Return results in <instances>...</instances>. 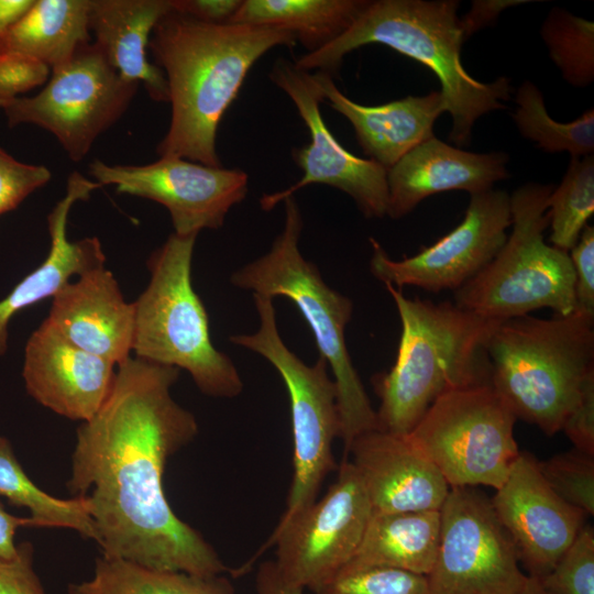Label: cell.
<instances>
[{"label":"cell","instance_id":"20","mask_svg":"<svg viewBox=\"0 0 594 594\" xmlns=\"http://www.w3.org/2000/svg\"><path fill=\"white\" fill-rule=\"evenodd\" d=\"M44 321L72 344L116 365L130 358L134 306L105 266L67 283L53 297Z\"/></svg>","mask_w":594,"mask_h":594},{"label":"cell","instance_id":"39","mask_svg":"<svg viewBox=\"0 0 594 594\" xmlns=\"http://www.w3.org/2000/svg\"><path fill=\"white\" fill-rule=\"evenodd\" d=\"M0 594H46L34 570L32 543H19L14 558L0 560Z\"/></svg>","mask_w":594,"mask_h":594},{"label":"cell","instance_id":"5","mask_svg":"<svg viewBox=\"0 0 594 594\" xmlns=\"http://www.w3.org/2000/svg\"><path fill=\"white\" fill-rule=\"evenodd\" d=\"M486 349L492 387L517 419L552 436L594 373V316L512 318L496 326Z\"/></svg>","mask_w":594,"mask_h":594},{"label":"cell","instance_id":"47","mask_svg":"<svg viewBox=\"0 0 594 594\" xmlns=\"http://www.w3.org/2000/svg\"><path fill=\"white\" fill-rule=\"evenodd\" d=\"M2 438H3V437H2V436H0V441L2 440Z\"/></svg>","mask_w":594,"mask_h":594},{"label":"cell","instance_id":"40","mask_svg":"<svg viewBox=\"0 0 594 594\" xmlns=\"http://www.w3.org/2000/svg\"><path fill=\"white\" fill-rule=\"evenodd\" d=\"M561 431H564L575 449L594 457V373L586 377L580 398L564 420Z\"/></svg>","mask_w":594,"mask_h":594},{"label":"cell","instance_id":"12","mask_svg":"<svg viewBox=\"0 0 594 594\" xmlns=\"http://www.w3.org/2000/svg\"><path fill=\"white\" fill-rule=\"evenodd\" d=\"M439 512L428 594H519L527 575L491 498L476 487H450Z\"/></svg>","mask_w":594,"mask_h":594},{"label":"cell","instance_id":"3","mask_svg":"<svg viewBox=\"0 0 594 594\" xmlns=\"http://www.w3.org/2000/svg\"><path fill=\"white\" fill-rule=\"evenodd\" d=\"M402 323L397 356L389 371L375 374L381 399L377 430L406 436L446 392L491 385L487 341L499 323L454 302L407 298L384 284Z\"/></svg>","mask_w":594,"mask_h":594},{"label":"cell","instance_id":"14","mask_svg":"<svg viewBox=\"0 0 594 594\" xmlns=\"http://www.w3.org/2000/svg\"><path fill=\"white\" fill-rule=\"evenodd\" d=\"M271 80L294 102L308 128L309 144L295 148L293 157L302 177L290 187L260 198L261 208L272 210L286 198L311 184L332 186L348 194L365 218L387 215V170L370 158L346 151L330 132L320 112L324 97L314 74L300 70L286 59H278Z\"/></svg>","mask_w":594,"mask_h":594},{"label":"cell","instance_id":"33","mask_svg":"<svg viewBox=\"0 0 594 594\" xmlns=\"http://www.w3.org/2000/svg\"><path fill=\"white\" fill-rule=\"evenodd\" d=\"M549 487L565 503L584 512L594 513V457L575 448L538 462Z\"/></svg>","mask_w":594,"mask_h":594},{"label":"cell","instance_id":"34","mask_svg":"<svg viewBox=\"0 0 594 594\" xmlns=\"http://www.w3.org/2000/svg\"><path fill=\"white\" fill-rule=\"evenodd\" d=\"M311 594H428L425 575L391 569L343 571Z\"/></svg>","mask_w":594,"mask_h":594},{"label":"cell","instance_id":"10","mask_svg":"<svg viewBox=\"0 0 594 594\" xmlns=\"http://www.w3.org/2000/svg\"><path fill=\"white\" fill-rule=\"evenodd\" d=\"M517 418L492 385L439 396L407 435L450 487L497 490L519 455Z\"/></svg>","mask_w":594,"mask_h":594},{"label":"cell","instance_id":"8","mask_svg":"<svg viewBox=\"0 0 594 594\" xmlns=\"http://www.w3.org/2000/svg\"><path fill=\"white\" fill-rule=\"evenodd\" d=\"M551 185L528 183L510 195L512 232L493 260L454 290V305L483 318L505 321L550 308L575 311L574 270L569 252L544 242Z\"/></svg>","mask_w":594,"mask_h":594},{"label":"cell","instance_id":"4","mask_svg":"<svg viewBox=\"0 0 594 594\" xmlns=\"http://www.w3.org/2000/svg\"><path fill=\"white\" fill-rule=\"evenodd\" d=\"M459 2L455 0L367 1L353 24L326 46L300 55L296 68L324 72L333 77L344 56L366 44L377 43L428 67L439 79L447 112L452 118L449 138L457 145L469 144L476 120L504 109L512 92L507 77L481 82L461 62L464 42Z\"/></svg>","mask_w":594,"mask_h":594},{"label":"cell","instance_id":"44","mask_svg":"<svg viewBox=\"0 0 594 594\" xmlns=\"http://www.w3.org/2000/svg\"><path fill=\"white\" fill-rule=\"evenodd\" d=\"M257 594H302L304 588L283 579L274 561L263 562L256 574Z\"/></svg>","mask_w":594,"mask_h":594},{"label":"cell","instance_id":"13","mask_svg":"<svg viewBox=\"0 0 594 594\" xmlns=\"http://www.w3.org/2000/svg\"><path fill=\"white\" fill-rule=\"evenodd\" d=\"M372 515L363 483L354 465L344 460L326 495L277 525L252 561L276 546L274 562L283 579L314 591L350 562Z\"/></svg>","mask_w":594,"mask_h":594},{"label":"cell","instance_id":"43","mask_svg":"<svg viewBox=\"0 0 594 594\" xmlns=\"http://www.w3.org/2000/svg\"><path fill=\"white\" fill-rule=\"evenodd\" d=\"M21 527H36L31 517H19L8 513L0 503V560H9L18 554L19 544L14 538Z\"/></svg>","mask_w":594,"mask_h":594},{"label":"cell","instance_id":"45","mask_svg":"<svg viewBox=\"0 0 594 594\" xmlns=\"http://www.w3.org/2000/svg\"><path fill=\"white\" fill-rule=\"evenodd\" d=\"M34 0H0V37L31 9Z\"/></svg>","mask_w":594,"mask_h":594},{"label":"cell","instance_id":"42","mask_svg":"<svg viewBox=\"0 0 594 594\" xmlns=\"http://www.w3.org/2000/svg\"><path fill=\"white\" fill-rule=\"evenodd\" d=\"M527 3V0H475L470 11L460 18V26L465 41L474 32L492 25L507 8Z\"/></svg>","mask_w":594,"mask_h":594},{"label":"cell","instance_id":"32","mask_svg":"<svg viewBox=\"0 0 594 594\" xmlns=\"http://www.w3.org/2000/svg\"><path fill=\"white\" fill-rule=\"evenodd\" d=\"M540 33L563 79L575 87L591 85L594 79V23L554 7Z\"/></svg>","mask_w":594,"mask_h":594},{"label":"cell","instance_id":"25","mask_svg":"<svg viewBox=\"0 0 594 594\" xmlns=\"http://www.w3.org/2000/svg\"><path fill=\"white\" fill-rule=\"evenodd\" d=\"M439 541V510L373 514L355 554L340 572L391 568L427 576Z\"/></svg>","mask_w":594,"mask_h":594},{"label":"cell","instance_id":"16","mask_svg":"<svg viewBox=\"0 0 594 594\" xmlns=\"http://www.w3.org/2000/svg\"><path fill=\"white\" fill-rule=\"evenodd\" d=\"M95 182L114 185L120 194L150 199L169 212L174 233L198 235L219 229L230 209L248 194V174L238 168L207 166L182 157H160L145 165H89Z\"/></svg>","mask_w":594,"mask_h":594},{"label":"cell","instance_id":"36","mask_svg":"<svg viewBox=\"0 0 594 594\" xmlns=\"http://www.w3.org/2000/svg\"><path fill=\"white\" fill-rule=\"evenodd\" d=\"M51 178L47 167L18 161L0 146V215L14 210Z\"/></svg>","mask_w":594,"mask_h":594},{"label":"cell","instance_id":"11","mask_svg":"<svg viewBox=\"0 0 594 594\" xmlns=\"http://www.w3.org/2000/svg\"><path fill=\"white\" fill-rule=\"evenodd\" d=\"M45 87L1 109L8 125L30 123L51 132L73 162L86 157L97 138L125 113L139 84L123 78L95 43L51 69Z\"/></svg>","mask_w":594,"mask_h":594},{"label":"cell","instance_id":"30","mask_svg":"<svg viewBox=\"0 0 594 594\" xmlns=\"http://www.w3.org/2000/svg\"><path fill=\"white\" fill-rule=\"evenodd\" d=\"M516 109L512 117L520 134L548 152H568L571 157L593 155L594 110L587 109L572 122H558L546 108L540 89L524 81L515 95Z\"/></svg>","mask_w":594,"mask_h":594},{"label":"cell","instance_id":"46","mask_svg":"<svg viewBox=\"0 0 594 594\" xmlns=\"http://www.w3.org/2000/svg\"><path fill=\"white\" fill-rule=\"evenodd\" d=\"M519 594H548L541 586L539 580L535 576H526Z\"/></svg>","mask_w":594,"mask_h":594},{"label":"cell","instance_id":"31","mask_svg":"<svg viewBox=\"0 0 594 594\" xmlns=\"http://www.w3.org/2000/svg\"><path fill=\"white\" fill-rule=\"evenodd\" d=\"M551 245L569 252L594 212V156L571 157L548 198Z\"/></svg>","mask_w":594,"mask_h":594},{"label":"cell","instance_id":"2","mask_svg":"<svg viewBox=\"0 0 594 594\" xmlns=\"http://www.w3.org/2000/svg\"><path fill=\"white\" fill-rule=\"evenodd\" d=\"M295 44L294 34L282 29L207 23L172 8L148 42L166 78L172 109L158 156L221 167L217 131L248 73L270 50Z\"/></svg>","mask_w":594,"mask_h":594},{"label":"cell","instance_id":"28","mask_svg":"<svg viewBox=\"0 0 594 594\" xmlns=\"http://www.w3.org/2000/svg\"><path fill=\"white\" fill-rule=\"evenodd\" d=\"M68 594H235L220 575L147 569L124 560L100 557L92 575L68 585Z\"/></svg>","mask_w":594,"mask_h":594},{"label":"cell","instance_id":"27","mask_svg":"<svg viewBox=\"0 0 594 594\" xmlns=\"http://www.w3.org/2000/svg\"><path fill=\"white\" fill-rule=\"evenodd\" d=\"M369 0H244L229 23L282 29L315 52L342 35Z\"/></svg>","mask_w":594,"mask_h":594},{"label":"cell","instance_id":"6","mask_svg":"<svg viewBox=\"0 0 594 594\" xmlns=\"http://www.w3.org/2000/svg\"><path fill=\"white\" fill-rule=\"evenodd\" d=\"M285 221L270 251L234 271L230 282L253 294L289 299L308 323L320 358L332 370L338 391L340 438L345 454L360 435L377 429L376 410L345 344V327L353 312L352 300L331 288L318 267L299 250L302 216L294 196L284 201Z\"/></svg>","mask_w":594,"mask_h":594},{"label":"cell","instance_id":"26","mask_svg":"<svg viewBox=\"0 0 594 594\" xmlns=\"http://www.w3.org/2000/svg\"><path fill=\"white\" fill-rule=\"evenodd\" d=\"M90 0H34L28 13L0 37L1 54H16L51 69L90 43Z\"/></svg>","mask_w":594,"mask_h":594},{"label":"cell","instance_id":"41","mask_svg":"<svg viewBox=\"0 0 594 594\" xmlns=\"http://www.w3.org/2000/svg\"><path fill=\"white\" fill-rule=\"evenodd\" d=\"M243 0H172V8L196 20L223 24L229 23Z\"/></svg>","mask_w":594,"mask_h":594},{"label":"cell","instance_id":"1","mask_svg":"<svg viewBox=\"0 0 594 594\" xmlns=\"http://www.w3.org/2000/svg\"><path fill=\"white\" fill-rule=\"evenodd\" d=\"M179 370L128 358L112 391L77 429L67 482L85 497L101 556L200 576L228 570L217 551L169 506L166 462L198 433L195 416L170 395Z\"/></svg>","mask_w":594,"mask_h":594},{"label":"cell","instance_id":"21","mask_svg":"<svg viewBox=\"0 0 594 594\" xmlns=\"http://www.w3.org/2000/svg\"><path fill=\"white\" fill-rule=\"evenodd\" d=\"M503 152L472 153L436 136L420 143L387 170V217L399 219L427 197L451 190L475 195L509 177Z\"/></svg>","mask_w":594,"mask_h":594},{"label":"cell","instance_id":"37","mask_svg":"<svg viewBox=\"0 0 594 594\" xmlns=\"http://www.w3.org/2000/svg\"><path fill=\"white\" fill-rule=\"evenodd\" d=\"M51 68L16 54L0 53V108L50 78Z\"/></svg>","mask_w":594,"mask_h":594},{"label":"cell","instance_id":"22","mask_svg":"<svg viewBox=\"0 0 594 594\" xmlns=\"http://www.w3.org/2000/svg\"><path fill=\"white\" fill-rule=\"evenodd\" d=\"M314 75L329 106L352 124L363 152L386 170L414 147L433 138L436 120L447 112L440 90L380 106H363L343 95L330 74Z\"/></svg>","mask_w":594,"mask_h":594},{"label":"cell","instance_id":"38","mask_svg":"<svg viewBox=\"0 0 594 594\" xmlns=\"http://www.w3.org/2000/svg\"><path fill=\"white\" fill-rule=\"evenodd\" d=\"M574 270L575 311L594 316V227L586 224L569 251Z\"/></svg>","mask_w":594,"mask_h":594},{"label":"cell","instance_id":"19","mask_svg":"<svg viewBox=\"0 0 594 594\" xmlns=\"http://www.w3.org/2000/svg\"><path fill=\"white\" fill-rule=\"evenodd\" d=\"M346 454L352 455L373 514L440 510L450 491L407 435L371 430L358 436Z\"/></svg>","mask_w":594,"mask_h":594},{"label":"cell","instance_id":"23","mask_svg":"<svg viewBox=\"0 0 594 594\" xmlns=\"http://www.w3.org/2000/svg\"><path fill=\"white\" fill-rule=\"evenodd\" d=\"M100 187V184L84 177L77 170L69 175L65 196L47 216L51 248L46 258L0 300V358L8 350L9 322L19 311L46 298H53L73 276L78 277L105 266L106 256L96 237L78 241L67 239V221L73 205L88 199L90 194Z\"/></svg>","mask_w":594,"mask_h":594},{"label":"cell","instance_id":"18","mask_svg":"<svg viewBox=\"0 0 594 594\" xmlns=\"http://www.w3.org/2000/svg\"><path fill=\"white\" fill-rule=\"evenodd\" d=\"M114 366L72 344L43 321L26 342L22 377L28 394L38 404L84 422L109 397Z\"/></svg>","mask_w":594,"mask_h":594},{"label":"cell","instance_id":"15","mask_svg":"<svg viewBox=\"0 0 594 594\" xmlns=\"http://www.w3.org/2000/svg\"><path fill=\"white\" fill-rule=\"evenodd\" d=\"M512 226L510 196L491 189L471 195L463 220L449 233L413 256L392 260L370 238V271L383 284L402 289L457 290L477 275L497 254Z\"/></svg>","mask_w":594,"mask_h":594},{"label":"cell","instance_id":"17","mask_svg":"<svg viewBox=\"0 0 594 594\" xmlns=\"http://www.w3.org/2000/svg\"><path fill=\"white\" fill-rule=\"evenodd\" d=\"M491 503L514 542L518 560L528 575L537 579L551 571L587 516L549 487L538 461L528 452H519Z\"/></svg>","mask_w":594,"mask_h":594},{"label":"cell","instance_id":"35","mask_svg":"<svg viewBox=\"0 0 594 594\" xmlns=\"http://www.w3.org/2000/svg\"><path fill=\"white\" fill-rule=\"evenodd\" d=\"M548 594H594V529L583 525L546 575L538 579Z\"/></svg>","mask_w":594,"mask_h":594},{"label":"cell","instance_id":"7","mask_svg":"<svg viewBox=\"0 0 594 594\" xmlns=\"http://www.w3.org/2000/svg\"><path fill=\"white\" fill-rule=\"evenodd\" d=\"M196 238L172 233L147 260L151 279L133 302L132 351L187 371L207 396L233 398L243 382L232 360L212 344L208 314L191 282Z\"/></svg>","mask_w":594,"mask_h":594},{"label":"cell","instance_id":"9","mask_svg":"<svg viewBox=\"0 0 594 594\" xmlns=\"http://www.w3.org/2000/svg\"><path fill=\"white\" fill-rule=\"evenodd\" d=\"M253 299L258 329L250 334L231 336L230 342L267 360L288 393L294 475L280 525L317 501L322 482L337 468L332 446L341 430L338 391L326 360L319 356L315 364L308 365L287 348L277 328L273 299L256 294Z\"/></svg>","mask_w":594,"mask_h":594},{"label":"cell","instance_id":"24","mask_svg":"<svg viewBox=\"0 0 594 594\" xmlns=\"http://www.w3.org/2000/svg\"><path fill=\"white\" fill-rule=\"evenodd\" d=\"M172 0H90L88 23L96 46L125 79L143 84L152 100L168 102L166 78L146 51L160 19Z\"/></svg>","mask_w":594,"mask_h":594},{"label":"cell","instance_id":"29","mask_svg":"<svg viewBox=\"0 0 594 594\" xmlns=\"http://www.w3.org/2000/svg\"><path fill=\"white\" fill-rule=\"evenodd\" d=\"M0 497L26 508L36 527L68 528L98 542V534L85 497L56 498L38 488L19 463L11 443L0 441Z\"/></svg>","mask_w":594,"mask_h":594}]
</instances>
